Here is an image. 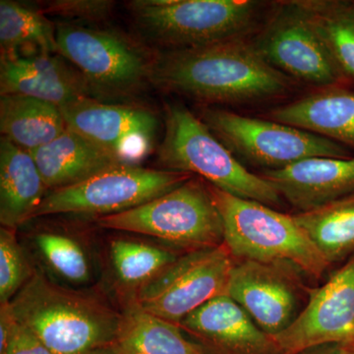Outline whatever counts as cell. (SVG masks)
<instances>
[{"label":"cell","mask_w":354,"mask_h":354,"mask_svg":"<svg viewBox=\"0 0 354 354\" xmlns=\"http://www.w3.org/2000/svg\"><path fill=\"white\" fill-rule=\"evenodd\" d=\"M346 78L354 81V1L300 0Z\"/></svg>","instance_id":"obj_25"},{"label":"cell","mask_w":354,"mask_h":354,"mask_svg":"<svg viewBox=\"0 0 354 354\" xmlns=\"http://www.w3.org/2000/svg\"><path fill=\"white\" fill-rule=\"evenodd\" d=\"M18 323L10 302L0 304V354L6 351Z\"/></svg>","instance_id":"obj_31"},{"label":"cell","mask_w":354,"mask_h":354,"mask_svg":"<svg viewBox=\"0 0 354 354\" xmlns=\"http://www.w3.org/2000/svg\"><path fill=\"white\" fill-rule=\"evenodd\" d=\"M193 176L137 165H118L75 185L50 191L32 218L60 214L115 215L162 196Z\"/></svg>","instance_id":"obj_9"},{"label":"cell","mask_w":354,"mask_h":354,"mask_svg":"<svg viewBox=\"0 0 354 354\" xmlns=\"http://www.w3.org/2000/svg\"><path fill=\"white\" fill-rule=\"evenodd\" d=\"M115 2L109 0H57L48 2L44 14L64 18L67 23H97L108 19Z\"/></svg>","instance_id":"obj_29"},{"label":"cell","mask_w":354,"mask_h":354,"mask_svg":"<svg viewBox=\"0 0 354 354\" xmlns=\"http://www.w3.org/2000/svg\"><path fill=\"white\" fill-rule=\"evenodd\" d=\"M272 120L354 148V91L335 86L272 109Z\"/></svg>","instance_id":"obj_18"},{"label":"cell","mask_w":354,"mask_h":354,"mask_svg":"<svg viewBox=\"0 0 354 354\" xmlns=\"http://www.w3.org/2000/svg\"><path fill=\"white\" fill-rule=\"evenodd\" d=\"M44 261L58 274L74 283H82L90 277L87 256L78 242L66 235L39 232L35 236Z\"/></svg>","instance_id":"obj_27"},{"label":"cell","mask_w":354,"mask_h":354,"mask_svg":"<svg viewBox=\"0 0 354 354\" xmlns=\"http://www.w3.org/2000/svg\"><path fill=\"white\" fill-rule=\"evenodd\" d=\"M0 95H23L59 106L92 97L83 76L62 55L1 58Z\"/></svg>","instance_id":"obj_16"},{"label":"cell","mask_w":354,"mask_h":354,"mask_svg":"<svg viewBox=\"0 0 354 354\" xmlns=\"http://www.w3.org/2000/svg\"><path fill=\"white\" fill-rule=\"evenodd\" d=\"M30 153L50 191L75 185L111 167L127 165L69 128Z\"/></svg>","instance_id":"obj_19"},{"label":"cell","mask_w":354,"mask_h":354,"mask_svg":"<svg viewBox=\"0 0 354 354\" xmlns=\"http://www.w3.org/2000/svg\"><path fill=\"white\" fill-rule=\"evenodd\" d=\"M349 344V346H351V348H353L354 351V342H351V344Z\"/></svg>","instance_id":"obj_34"},{"label":"cell","mask_w":354,"mask_h":354,"mask_svg":"<svg viewBox=\"0 0 354 354\" xmlns=\"http://www.w3.org/2000/svg\"><path fill=\"white\" fill-rule=\"evenodd\" d=\"M139 32L165 50L244 39L260 13L250 0H135L128 3Z\"/></svg>","instance_id":"obj_5"},{"label":"cell","mask_w":354,"mask_h":354,"mask_svg":"<svg viewBox=\"0 0 354 354\" xmlns=\"http://www.w3.org/2000/svg\"><path fill=\"white\" fill-rule=\"evenodd\" d=\"M158 162L167 171L186 172L234 196L279 208L283 198L253 174L183 104L165 106V134Z\"/></svg>","instance_id":"obj_4"},{"label":"cell","mask_w":354,"mask_h":354,"mask_svg":"<svg viewBox=\"0 0 354 354\" xmlns=\"http://www.w3.org/2000/svg\"><path fill=\"white\" fill-rule=\"evenodd\" d=\"M106 230L155 237L184 252L225 243L223 220L208 183L197 176L145 204L97 218Z\"/></svg>","instance_id":"obj_7"},{"label":"cell","mask_w":354,"mask_h":354,"mask_svg":"<svg viewBox=\"0 0 354 354\" xmlns=\"http://www.w3.org/2000/svg\"><path fill=\"white\" fill-rule=\"evenodd\" d=\"M299 270L286 263L235 259L227 295L256 325L276 337L297 320L312 288Z\"/></svg>","instance_id":"obj_12"},{"label":"cell","mask_w":354,"mask_h":354,"mask_svg":"<svg viewBox=\"0 0 354 354\" xmlns=\"http://www.w3.org/2000/svg\"><path fill=\"white\" fill-rule=\"evenodd\" d=\"M67 128L127 165L152 151L158 129L156 114L145 108L86 97L62 106Z\"/></svg>","instance_id":"obj_13"},{"label":"cell","mask_w":354,"mask_h":354,"mask_svg":"<svg viewBox=\"0 0 354 354\" xmlns=\"http://www.w3.org/2000/svg\"><path fill=\"white\" fill-rule=\"evenodd\" d=\"M109 251L120 283L136 290L183 255L171 249L127 239H113Z\"/></svg>","instance_id":"obj_26"},{"label":"cell","mask_w":354,"mask_h":354,"mask_svg":"<svg viewBox=\"0 0 354 354\" xmlns=\"http://www.w3.org/2000/svg\"><path fill=\"white\" fill-rule=\"evenodd\" d=\"M57 41L58 53L80 72L93 99L127 101L152 85L155 55L122 32L62 22Z\"/></svg>","instance_id":"obj_6"},{"label":"cell","mask_w":354,"mask_h":354,"mask_svg":"<svg viewBox=\"0 0 354 354\" xmlns=\"http://www.w3.org/2000/svg\"><path fill=\"white\" fill-rule=\"evenodd\" d=\"M19 322V321H18ZM2 354H53L48 346L25 325L18 323L17 328Z\"/></svg>","instance_id":"obj_30"},{"label":"cell","mask_w":354,"mask_h":354,"mask_svg":"<svg viewBox=\"0 0 354 354\" xmlns=\"http://www.w3.org/2000/svg\"><path fill=\"white\" fill-rule=\"evenodd\" d=\"M113 346L122 354H208L178 326L149 313L130 299L121 311Z\"/></svg>","instance_id":"obj_21"},{"label":"cell","mask_w":354,"mask_h":354,"mask_svg":"<svg viewBox=\"0 0 354 354\" xmlns=\"http://www.w3.org/2000/svg\"><path fill=\"white\" fill-rule=\"evenodd\" d=\"M274 339L281 354L354 342V254L322 286L312 288L297 320Z\"/></svg>","instance_id":"obj_14"},{"label":"cell","mask_w":354,"mask_h":354,"mask_svg":"<svg viewBox=\"0 0 354 354\" xmlns=\"http://www.w3.org/2000/svg\"><path fill=\"white\" fill-rule=\"evenodd\" d=\"M235 259L225 243L183 253L132 298L142 309L178 326L214 298L227 295Z\"/></svg>","instance_id":"obj_10"},{"label":"cell","mask_w":354,"mask_h":354,"mask_svg":"<svg viewBox=\"0 0 354 354\" xmlns=\"http://www.w3.org/2000/svg\"><path fill=\"white\" fill-rule=\"evenodd\" d=\"M10 305L17 320L53 354H88L113 346L122 316L102 298L57 285L37 268Z\"/></svg>","instance_id":"obj_2"},{"label":"cell","mask_w":354,"mask_h":354,"mask_svg":"<svg viewBox=\"0 0 354 354\" xmlns=\"http://www.w3.org/2000/svg\"><path fill=\"white\" fill-rule=\"evenodd\" d=\"M152 85L205 104H245L286 94L290 78L245 39L155 55Z\"/></svg>","instance_id":"obj_1"},{"label":"cell","mask_w":354,"mask_h":354,"mask_svg":"<svg viewBox=\"0 0 354 354\" xmlns=\"http://www.w3.org/2000/svg\"><path fill=\"white\" fill-rule=\"evenodd\" d=\"M250 43L288 78L321 88L339 86L346 78L299 1L281 4Z\"/></svg>","instance_id":"obj_11"},{"label":"cell","mask_w":354,"mask_h":354,"mask_svg":"<svg viewBox=\"0 0 354 354\" xmlns=\"http://www.w3.org/2000/svg\"><path fill=\"white\" fill-rule=\"evenodd\" d=\"M297 209L311 211L354 193V157L305 158L260 174Z\"/></svg>","instance_id":"obj_17"},{"label":"cell","mask_w":354,"mask_h":354,"mask_svg":"<svg viewBox=\"0 0 354 354\" xmlns=\"http://www.w3.org/2000/svg\"><path fill=\"white\" fill-rule=\"evenodd\" d=\"M330 266L354 254V193L293 215Z\"/></svg>","instance_id":"obj_23"},{"label":"cell","mask_w":354,"mask_h":354,"mask_svg":"<svg viewBox=\"0 0 354 354\" xmlns=\"http://www.w3.org/2000/svg\"><path fill=\"white\" fill-rule=\"evenodd\" d=\"M16 230L0 227V304L10 302L31 278L34 267L16 237Z\"/></svg>","instance_id":"obj_28"},{"label":"cell","mask_w":354,"mask_h":354,"mask_svg":"<svg viewBox=\"0 0 354 354\" xmlns=\"http://www.w3.org/2000/svg\"><path fill=\"white\" fill-rule=\"evenodd\" d=\"M223 220L225 244L234 259L286 263L309 279H322L330 264L295 216L234 196L208 183Z\"/></svg>","instance_id":"obj_3"},{"label":"cell","mask_w":354,"mask_h":354,"mask_svg":"<svg viewBox=\"0 0 354 354\" xmlns=\"http://www.w3.org/2000/svg\"><path fill=\"white\" fill-rule=\"evenodd\" d=\"M50 192L29 151L0 139V223L17 230Z\"/></svg>","instance_id":"obj_20"},{"label":"cell","mask_w":354,"mask_h":354,"mask_svg":"<svg viewBox=\"0 0 354 354\" xmlns=\"http://www.w3.org/2000/svg\"><path fill=\"white\" fill-rule=\"evenodd\" d=\"M178 327L208 354H281L274 337L228 295L202 305Z\"/></svg>","instance_id":"obj_15"},{"label":"cell","mask_w":354,"mask_h":354,"mask_svg":"<svg viewBox=\"0 0 354 354\" xmlns=\"http://www.w3.org/2000/svg\"><path fill=\"white\" fill-rule=\"evenodd\" d=\"M295 354H354V351L348 344H327L304 349Z\"/></svg>","instance_id":"obj_32"},{"label":"cell","mask_w":354,"mask_h":354,"mask_svg":"<svg viewBox=\"0 0 354 354\" xmlns=\"http://www.w3.org/2000/svg\"><path fill=\"white\" fill-rule=\"evenodd\" d=\"M200 120L239 162L274 171L305 160L349 158L337 142L274 120L249 118L221 109H206Z\"/></svg>","instance_id":"obj_8"},{"label":"cell","mask_w":354,"mask_h":354,"mask_svg":"<svg viewBox=\"0 0 354 354\" xmlns=\"http://www.w3.org/2000/svg\"><path fill=\"white\" fill-rule=\"evenodd\" d=\"M88 354H122L118 351L113 346H104V348H97L95 351H91Z\"/></svg>","instance_id":"obj_33"},{"label":"cell","mask_w":354,"mask_h":354,"mask_svg":"<svg viewBox=\"0 0 354 354\" xmlns=\"http://www.w3.org/2000/svg\"><path fill=\"white\" fill-rule=\"evenodd\" d=\"M0 48L1 58L58 53L57 26L43 11H36L10 0L0 1Z\"/></svg>","instance_id":"obj_24"},{"label":"cell","mask_w":354,"mask_h":354,"mask_svg":"<svg viewBox=\"0 0 354 354\" xmlns=\"http://www.w3.org/2000/svg\"><path fill=\"white\" fill-rule=\"evenodd\" d=\"M62 109L23 95H0V131L26 151L36 150L66 130Z\"/></svg>","instance_id":"obj_22"}]
</instances>
